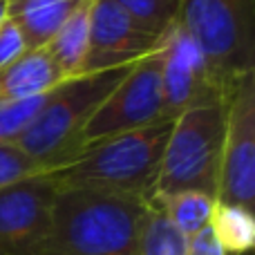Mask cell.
Masks as SVG:
<instances>
[{
	"label": "cell",
	"instance_id": "6da1fadb",
	"mask_svg": "<svg viewBox=\"0 0 255 255\" xmlns=\"http://www.w3.org/2000/svg\"><path fill=\"white\" fill-rule=\"evenodd\" d=\"M170 130L172 121H163L90 141L67 163L47 170V175L58 188H83L148 202L154 195Z\"/></svg>",
	"mask_w": 255,
	"mask_h": 255
},
{
	"label": "cell",
	"instance_id": "7a4b0ae2",
	"mask_svg": "<svg viewBox=\"0 0 255 255\" xmlns=\"http://www.w3.org/2000/svg\"><path fill=\"white\" fill-rule=\"evenodd\" d=\"M145 202L83 188H58L40 255H139Z\"/></svg>",
	"mask_w": 255,
	"mask_h": 255
},
{
	"label": "cell",
	"instance_id": "3957f363",
	"mask_svg": "<svg viewBox=\"0 0 255 255\" xmlns=\"http://www.w3.org/2000/svg\"><path fill=\"white\" fill-rule=\"evenodd\" d=\"M132 65L65 79L49 92L43 110L18 136L16 145H20L45 172L67 163L83 148V130L88 121L108 94L124 81Z\"/></svg>",
	"mask_w": 255,
	"mask_h": 255
},
{
	"label": "cell",
	"instance_id": "277c9868",
	"mask_svg": "<svg viewBox=\"0 0 255 255\" xmlns=\"http://www.w3.org/2000/svg\"><path fill=\"white\" fill-rule=\"evenodd\" d=\"M226 106L229 101L193 108L172 121L170 136L161 154L154 195L199 190L217 199Z\"/></svg>",
	"mask_w": 255,
	"mask_h": 255
},
{
	"label": "cell",
	"instance_id": "5b68a950",
	"mask_svg": "<svg viewBox=\"0 0 255 255\" xmlns=\"http://www.w3.org/2000/svg\"><path fill=\"white\" fill-rule=\"evenodd\" d=\"M179 25L231 97L240 76L255 70V0H186Z\"/></svg>",
	"mask_w": 255,
	"mask_h": 255
},
{
	"label": "cell",
	"instance_id": "8992f818",
	"mask_svg": "<svg viewBox=\"0 0 255 255\" xmlns=\"http://www.w3.org/2000/svg\"><path fill=\"white\" fill-rule=\"evenodd\" d=\"M163 40V38H161ZM170 121L161 85V43L139 58L119 85L108 94L83 130V145L106 136L124 134Z\"/></svg>",
	"mask_w": 255,
	"mask_h": 255
},
{
	"label": "cell",
	"instance_id": "52a82bcc",
	"mask_svg": "<svg viewBox=\"0 0 255 255\" xmlns=\"http://www.w3.org/2000/svg\"><path fill=\"white\" fill-rule=\"evenodd\" d=\"M255 208V70L240 76L226 106V130L217 199Z\"/></svg>",
	"mask_w": 255,
	"mask_h": 255
},
{
	"label": "cell",
	"instance_id": "ba28073f",
	"mask_svg": "<svg viewBox=\"0 0 255 255\" xmlns=\"http://www.w3.org/2000/svg\"><path fill=\"white\" fill-rule=\"evenodd\" d=\"M161 85L170 121L193 108L226 103L231 99L217 83L202 49L179 22H175L161 40Z\"/></svg>",
	"mask_w": 255,
	"mask_h": 255
},
{
	"label": "cell",
	"instance_id": "9c48e42d",
	"mask_svg": "<svg viewBox=\"0 0 255 255\" xmlns=\"http://www.w3.org/2000/svg\"><path fill=\"white\" fill-rule=\"evenodd\" d=\"M58 186L47 172L0 188V255H40Z\"/></svg>",
	"mask_w": 255,
	"mask_h": 255
},
{
	"label": "cell",
	"instance_id": "30bf717a",
	"mask_svg": "<svg viewBox=\"0 0 255 255\" xmlns=\"http://www.w3.org/2000/svg\"><path fill=\"white\" fill-rule=\"evenodd\" d=\"M161 38L141 29L115 0H94L88 56L81 74L132 65L157 49Z\"/></svg>",
	"mask_w": 255,
	"mask_h": 255
},
{
	"label": "cell",
	"instance_id": "8fae6325",
	"mask_svg": "<svg viewBox=\"0 0 255 255\" xmlns=\"http://www.w3.org/2000/svg\"><path fill=\"white\" fill-rule=\"evenodd\" d=\"M63 81L65 74L52 61L47 49H27L0 70V101L40 97L58 88Z\"/></svg>",
	"mask_w": 255,
	"mask_h": 255
},
{
	"label": "cell",
	"instance_id": "7c38bea8",
	"mask_svg": "<svg viewBox=\"0 0 255 255\" xmlns=\"http://www.w3.org/2000/svg\"><path fill=\"white\" fill-rule=\"evenodd\" d=\"M81 0H11L9 18L25 36L27 49H43Z\"/></svg>",
	"mask_w": 255,
	"mask_h": 255
},
{
	"label": "cell",
	"instance_id": "4fadbf2b",
	"mask_svg": "<svg viewBox=\"0 0 255 255\" xmlns=\"http://www.w3.org/2000/svg\"><path fill=\"white\" fill-rule=\"evenodd\" d=\"M94 0H81L79 7L70 13L63 27L47 43V54L65 74V79L79 76L83 70L90 45V16H92Z\"/></svg>",
	"mask_w": 255,
	"mask_h": 255
},
{
	"label": "cell",
	"instance_id": "5bb4252c",
	"mask_svg": "<svg viewBox=\"0 0 255 255\" xmlns=\"http://www.w3.org/2000/svg\"><path fill=\"white\" fill-rule=\"evenodd\" d=\"M139 255H188V238L168 220L154 197L145 202L139 231Z\"/></svg>",
	"mask_w": 255,
	"mask_h": 255
},
{
	"label": "cell",
	"instance_id": "9a60e30c",
	"mask_svg": "<svg viewBox=\"0 0 255 255\" xmlns=\"http://www.w3.org/2000/svg\"><path fill=\"white\" fill-rule=\"evenodd\" d=\"M208 226L229 255H247L255 247V217L249 208L215 202Z\"/></svg>",
	"mask_w": 255,
	"mask_h": 255
},
{
	"label": "cell",
	"instance_id": "2e32d148",
	"mask_svg": "<svg viewBox=\"0 0 255 255\" xmlns=\"http://www.w3.org/2000/svg\"><path fill=\"white\" fill-rule=\"evenodd\" d=\"M159 204H161L163 213L168 215V220L186 235L193 238L199 231H204L211 222V213L215 206V199L206 193L199 190H181V193L172 195H154Z\"/></svg>",
	"mask_w": 255,
	"mask_h": 255
},
{
	"label": "cell",
	"instance_id": "e0dca14e",
	"mask_svg": "<svg viewBox=\"0 0 255 255\" xmlns=\"http://www.w3.org/2000/svg\"><path fill=\"white\" fill-rule=\"evenodd\" d=\"M121 9L148 34L161 38L175 22L186 0H115Z\"/></svg>",
	"mask_w": 255,
	"mask_h": 255
},
{
	"label": "cell",
	"instance_id": "ac0fdd59",
	"mask_svg": "<svg viewBox=\"0 0 255 255\" xmlns=\"http://www.w3.org/2000/svg\"><path fill=\"white\" fill-rule=\"evenodd\" d=\"M47 94L16 101H0V143H16L18 136L31 126V121L43 110Z\"/></svg>",
	"mask_w": 255,
	"mask_h": 255
},
{
	"label": "cell",
	"instance_id": "d6986e66",
	"mask_svg": "<svg viewBox=\"0 0 255 255\" xmlns=\"http://www.w3.org/2000/svg\"><path fill=\"white\" fill-rule=\"evenodd\" d=\"M45 172L20 145L16 143H0V188L27 179L31 175Z\"/></svg>",
	"mask_w": 255,
	"mask_h": 255
},
{
	"label": "cell",
	"instance_id": "ffe728a7",
	"mask_svg": "<svg viewBox=\"0 0 255 255\" xmlns=\"http://www.w3.org/2000/svg\"><path fill=\"white\" fill-rule=\"evenodd\" d=\"M27 52L25 45V36L18 29V25L7 18V20L0 25V70L7 67L9 63H13L18 56Z\"/></svg>",
	"mask_w": 255,
	"mask_h": 255
},
{
	"label": "cell",
	"instance_id": "44dd1931",
	"mask_svg": "<svg viewBox=\"0 0 255 255\" xmlns=\"http://www.w3.org/2000/svg\"><path fill=\"white\" fill-rule=\"evenodd\" d=\"M188 255H229V253L217 242L211 226H206L204 231H199L197 235H193L188 240Z\"/></svg>",
	"mask_w": 255,
	"mask_h": 255
},
{
	"label": "cell",
	"instance_id": "7402d4cb",
	"mask_svg": "<svg viewBox=\"0 0 255 255\" xmlns=\"http://www.w3.org/2000/svg\"><path fill=\"white\" fill-rule=\"evenodd\" d=\"M9 4H11V0H0V25L9 18Z\"/></svg>",
	"mask_w": 255,
	"mask_h": 255
}]
</instances>
